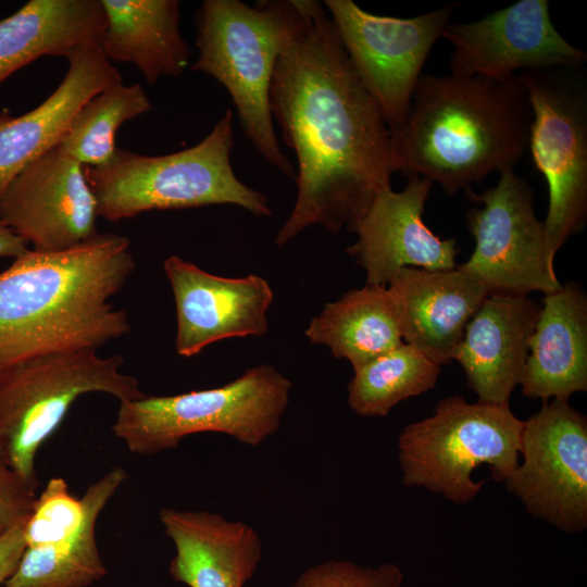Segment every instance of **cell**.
<instances>
[{
  "label": "cell",
  "instance_id": "6da1fadb",
  "mask_svg": "<svg viewBox=\"0 0 587 587\" xmlns=\"http://www.w3.org/2000/svg\"><path fill=\"white\" fill-rule=\"evenodd\" d=\"M297 5L270 87L272 116L298 163L297 199L278 246L316 224L351 233L392 174L389 128L324 4Z\"/></svg>",
  "mask_w": 587,
  "mask_h": 587
},
{
  "label": "cell",
  "instance_id": "7a4b0ae2",
  "mask_svg": "<svg viewBox=\"0 0 587 587\" xmlns=\"http://www.w3.org/2000/svg\"><path fill=\"white\" fill-rule=\"evenodd\" d=\"M134 270L130 241L117 234L14 259L0 273V375L45 354L98 351L128 334L127 312L111 299Z\"/></svg>",
  "mask_w": 587,
  "mask_h": 587
},
{
  "label": "cell",
  "instance_id": "3957f363",
  "mask_svg": "<svg viewBox=\"0 0 587 587\" xmlns=\"http://www.w3.org/2000/svg\"><path fill=\"white\" fill-rule=\"evenodd\" d=\"M532 122L517 75H422L405 120L390 133V171L435 182L449 195L471 189L490 173L514 168Z\"/></svg>",
  "mask_w": 587,
  "mask_h": 587
},
{
  "label": "cell",
  "instance_id": "277c9868",
  "mask_svg": "<svg viewBox=\"0 0 587 587\" xmlns=\"http://www.w3.org/2000/svg\"><path fill=\"white\" fill-rule=\"evenodd\" d=\"M298 15L297 0H204L195 15L198 55L191 71L225 87L245 136L273 167L296 179L283 153L270 108L279 53Z\"/></svg>",
  "mask_w": 587,
  "mask_h": 587
},
{
  "label": "cell",
  "instance_id": "5b68a950",
  "mask_svg": "<svg viewBox=\"0 0 587 587\" xmlns=\"http://www.w3.org/2000/svg\"><path fill=\"white\" fill-rule=\"evenodd\" d=\"M234 116L227 109L197 145L164 155L116 149L100 166H85L98 216L111 222L153 210L234 204L258 216L271 215L266 197L234 173Z\"/></svg>",
  "mask_w": 587,
  "mask_h": 587
},
{
  "label": "cell",
  "instance_id": "8992f818",
  "mask_svg": "<svg viewBox=\"0 0 587 587\" xmlns=\"http://www.w3.org/2000/svg\"><path fill=\"white\" fill-rule=\"evenodd\" d=\"M290 389L289 379L262 364L221 387L120 402L112 432L139 455L175 449L199 433L226 434L257 447L278 430Z\"/></svg>",
  "mask_w": 587,
  "mask_h": 587
},
{
  "label": "cell",
  "instance_id": "52a82bcc",
  "mask_svg": "<svg viewBox=\"0 0 587 587\" xmlns=\"http://www.w3.org/2000/svg\"><path fill=\"white\" fill-rule=\"evenodd\" d=\"M522 427L510 407L444 398L430 416L407 425L398 438L402 483L466 504L483 488L484 480L473 479L478 466L489 465L499 483L514 472Z\"/></svg>",
  "mask_w": 587,
  "mask_h": 587
},
{
  "label": "cell",
  "instance_id": "ba28073f",
  "mask_svg": "<svg viewBox=\"0 0 587 587\" xmlns=\"http://www.w3.org/2000/svg\"><path fill=\"white\" fill-rule=\"evenodd\" d=\"M123 364L120 354L79 350L36 357L0 375V449L33 489L37 453L78 398L101 392L124 402L145 396Z\"/></svg>",
  "mask_w": 587,
  "mask_h": 587
},
{
  "label": "cell",
  "instance_id": "9c48e42d",
  "mask_svg": "<svg viewBox=\"0 0 587 587\" xmlns=\"http://www.w3.org/2000/svg\"><path fill=\"white\" fill-rule=\"evenodd\" d=\"M577 68L516 74L533 111L528 149L548 185L544 224L552 261L587 218V92Z\"/></svg>",
  "mask_w": 587,
  "mask_h": 587
},
{
  "label": "cell",
  "instance_id": "30bf717a",
  "mask_svg": "<svg viewBox=\"0 0 587 587\" xmlns=\"http://www.w3.org/2000/svg\"><path fill=\"white\" fill-rule=\"evenodd\" d=\"M496 186L466 196L472 208L467 226L475 239L471 257L455 268L476 280L488 295L545 296L562 286L549 257L545 224L534 211V193L514 168L499 173Z\"/></svg>",
  "mask_w": 587,
  "mask_h": 587
},
{
  "label": "cell",
  "instance_id": "8fae6325",
  "mask_svg": "<svg viewBox=\"0 0 587 587\" xmlns=\"http://www.w3.org/2000/svg\"><path fill=\"white\" fill-rule=\"evenodd\" d=\"M337 35L389 133L405 120L424 63L457 4L410 18L376 15L351 0H326Z\"/></svg>",
  "mask_w": 587,
  "mask_h": 587
},
{
  "label": "cell",
  "instance_id": "7c38bea8",
  "mask_svg": "<svg viewBox=\"0 0 587 587\" xmlns=\"http://www.w3.org/2000/svg\"><path fill=\"white\" fill-rule=\"evenodd\" d=\"M523 461L502 483L534 517L569 534L587 528V420L552 399L523 421Z\"/></svg>",
  "mask_w": 587,
  "mask_h": 587
},
{
  "label": "cell",
  "instance_id": "4fadbf2b",
  "mask_svg": "<svg viewBox=\"0 0 587 587\" xmlns=\"http://www.w3.org/2000/svg\"><path fill=\"white\" fill-rule=\"evenodd\" d=\"M441 37L453 47L451 74L505 79L516 72L579 67L585 51L554 27L547 0H520L469 23H448Z\"/></svg>",
  "mask_w": 587,
  "mask_h": 587
},
{
  "label": "cell",
  "instance_id": "5bb4252c",
  "mask_svg": "<svg viewBox=\"0 0 587 587\" xmlns=\"http://www.w3.org/2000/svg\"><path fill=\"white\" fill-rule=\"evenodd\" d=\"M85 165L58 146L25 167L0 199V220L33 250L58 252L98 234Z\"/></svg>",
  "mask_w": 587,
  "mask_h": 587
},
{
  "label": "cell",
  "instance_id": "9a60e30c",
  "mask_svg": "<svg viewBox=\"0 0 587 587\" xmlns=\"http://www.w3.org/2000/svg\"><path fill=\"white\" fill-rule=\"evenodd\" d=\"M432 183L409 177L403 190L383 186L351 233L346 251L366 273V285L386 287L403 267L449 271L457 267L455 239H442L423 221Z\"/></svg>",
  "mask_w": 587,
  "mask_h": 587
},
{
  "label": "cell",
  "instance_id": "2e32d148",
  "mask_svg": "<svg viewBox=\"0 0 587 587\" xmlns=\"http://www.w3.org/2000/svg\"><path fill=\"white\" fill-rule=\"evenodd\" d=\"M163 266L175 299L179 355L193 357L222 339L266 333L273 291L264 278L217 276L177 255Z\"/></svg>",
  "mask_w": 587,
  "mask_h": 587
},
{
  "label": "cell",
  "instance_id": "e0dca14e",
  "mask_svg": "<svg viewBox=\"0 0 587 587\" xmlns=\"http://www.w3.org/2000/svg\"><path fill=\"white\" fill-rule=\"evenodd\" d=\"M68 70L58 88L20 116L0 112V199L30 163L59 146L80 107L108 86L122 82L99 43H86L66 58Z\"/></svg>",
  "mask_w": 587,
  "mask_h": 587
},
{
  "label": "cell",
  "instance_id": "ac0fdd59",
  "mask_svg": "<svg viewBox=\"0 0 587 587\" xmlns=\"http://www.w3.org/2000/svg\"><path fill=\"white\" fill-rule=\"evenodd\" d=\"M540 308L528 296L488 295L467 323L454 360L479 402L509 407Z\"/></svg>",
  "mask_w": 587,
  "mask_h": 587
},
{
  "label": "cell",
  "instance_id": "d6986e66",
  "mask_svg": "<svg viewBox=\"0 0 587 587\" xmlns=\"http://www.w3.org/2000/svg\"><path fill=\"white\" fill-rule=\"evenodd\" d=\"M402 338L439 365L454 360L465 327L487 294L457 268H401L387 288Z\"/></svg>",
  "mask_w": 587,
  "mask_h": 587
},
{
  "label": "cell",
  "instance_id": "ffe728a7",
  "mask_svg": "<svg viewBox=\"0 0 587 587\" xmlns=\"http://www.w3.org/2000/svg\"><path fill=\"white\" fill-rule=\"evenodd\" d=\"M160 522L175 554L171 576L188 587H243L262 558L259 533L209 511L163 508Z\"/></svg>",
  "mask_w": 587,
  "mask_h": 587
},
{
  "label": "cell",
  "instance_id": "44dd1931",
  "mask_svg": "<svg viewBox=\"0 0 587 587\" xmlns=\"http://www.w3.org/2000/svg\"><path fill=\"white\" fill-rule=\"evenodd\" d=\"M519 385L544 402L587 390V298L578 284L542 299Z\"/></svg>",
  "mask_w": 587,
  "mask_h": 587
},
{
  "label": "cell",
  "instance_id": "7402d4cb",
  "mask_svg": "<svg viewBox=\"0 0 587 587\" xmlns=\"http://www.w3.org/2000/svg\"><path fill=\"white\" fill-rule=\"evenodd\" d=\"M107 26L99 47L109 61L135 64L150 85L178 77L190 50L179 28L177 0H101Z\"/></svg>",
  "mask_w": 587,
  "mask_h": 587
},
{
  "label": "cell",
  "instance_id": "603a6c76",
  "mask_svg": "<svg viewBox=\"0 0 587 587\" xmlns=\"http://www.w3.org/2000/svg\"><path fill=\"white\" fill-rule=\"evenodd\" d=\"M101 0H29L0 21V85L30 62L99 43L105 29Z\"/></svg>",
  "mask_w": 587,
  "mask_h": 587
},
{
  "label": "cell",
  "instance_id": "cb8c5ba5",
  "mask_svg": "<svg viewBox=\"0 0 587 587\" xmlns=\"http://www.w3.org/2000/svg\"><path fill=\"white\" fill-rule=\"evenodd\" d=\"M127 472L116 466L88 486L83 517L68 538L50 547L25 548L22 559L3 587H87L107 575L96 538L98 517Z\"/></svg>",
  "mask_w": 587,
  "mask_h": 587
},
{
  "label": "cell",
  "instance_id": "d4e9b609",
  "mask_svg": "<svg viewBox=\"0 0 587 587\" xmlns=\"http://www.w3.org/2000/svg\"><path fill=\"white\" fill-rule=\"evenodd\" d=\"M307 338L347 359L353 370L403 344L398 314L384 286L365 285L326 303L312 319Z\"/></svg>",
  "mask_w": 587,
  "mask_h": 587
},
{
  "label": "cell",
  "instance_id": "484cf974",
  "mask_svg": "<svg viewBox=\"0 0 587 587\" xmlns=\"http://www.w3.org/2000/svg\"><path fill=\"white\" fill-rule=\"evenodd\" d=\"M441 365L403 342L354 370L348 404L361 416H386L399 402L433 389Z\"/></svg>",
  "mask_w": 587,
  "mask_h": 587
},
{
  "label": "cell",
  "instance_id": "4316f807",
  "mask_svg": "<svg viewBox=\"0 0 587 587\" xmlns=\"http://www.w3.org/2000/svg\"><path fill=\"white\" fill-rule=\"evenodd\" d=\"M151 110L139 84L114 83L80 107L58 147L85 166L103 165L117 149L115 135L121 125Z\"/></svg>",
  "mask_w": 587,
  "mask_h": 587
},
{
  "label": "cell",
  "instance_id": "83f0119b",
  "mask_svg": "<svg viewBox=\"0 0 587 587\" xmlns=\"http://www.w3.org/2000/svg\"><path fill=\"white\" fill-rule=\"evenodd\" d=\"M83 510L82 499L71 494L64 478H50L26 520V548L50 547L73 535L80 524Z\"/></svg>",
  "mask_w": 587,
  "mask_h": 587
},
{
  "label": "cell",
  "instance_id": "f1b7e54d",
  "mask_svg": "<svg viewBox=\"0 0 587 587\" xmlns=\"http://www.w3.org/2000/svg\"><path fill=\"white\" fill-rule=\"evenodd\" d=\"M403 572L396 563L361 566L330 560L307 569L292 587H401Z\"/></svg>",
  "mask_w": 587,
  "mask_h": 587
},
{
  "label": "cell",
  "instance_id": "f546056e",
  "mask_svg": "<svg viewBox=\"0 0 587 587\" xmlns=\"http://www.w3.org/2000/svg\"><path fill=\"white\" fill-rule=\"evenodd\" d=\"M36 497V490L11 467L0 449V536L28 519Z\"/></svg>",
  "mask_w": 587,
  "mask_h": 587
},
{
  "label": "cell",
  "instance_id": "4dcf8cb0",
  "mask_svg": "<svg viewBox=\"0 0 587 587\" xmlns=\"http://www.w3.org/2000/svg\"><path fill=\"white\" fill-rule=\"evenodd\" d=\"M25 523L15 525L0 536V587L13 575L25 551Z\"/></svg>",
  "mask_w": 587,
  "mask_h": 587
},
{
  "label": "cell",
  "instance_id": "1f68e13d",
  "mask_svg": "<svg viewBox=\"0 0 587 587\" xmlns=\"http://www.w3.org/2000/svg\"><path fill=\"white\" fill-rule=\"evenodd\" d=\"M28 250V243L0 220V258L13 260Z\"/></svg>",
  "mask_w": 587,
  "mask_h": 587
}]
</instances>
